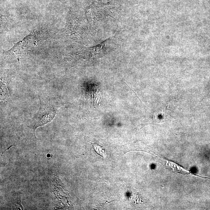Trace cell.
<instances>
[{
    "label": "cell",
    "instance_id": "6da1fadb",
    "mask_svg": "<svg viewBox=\"0 0 210 210\" xmlns=\"http://www.w3.org/2000/svg\"><path fill=\"white\" fill-rule=\"evenodd\" d=\"M39 108L32 120V126L34 132L37 127L50 122L55 116L58 109L65 104L60 97L55 98L39 96Z\"/></svg>",
    "mask_w": 210,
    "mask_h": 210
},
{
    "label": "cell",
    "instance_id": "3957f363",
    "mask_svg": "<svg viewBox=\"0 0 210 210\" xmlns=\"http://www.w3.org/2000/svg\"><path fill=\"white\" fill-rule=\"evenodd\" d=\"M95 151H96L97 153H98V154L102 155L103 156H104V150L102 149L101 147H99V146H97L96 145H95Z\"/></svg>",
    "mask_w": 210,
    "mask_h": 210
},
{
    "label": "cell",
    "instance_id": "7a4b0ae2",
    "mask_svg": "<svg viewBox=\"0 0 210 210\" xmlns=\"http://www.w3.org/2000/svg\"><path fill=\"white\" fill-rule=\"evenodd\" d=\"M164 163L165 164L166 166H167V168L170 169L172 171L176 173H181L182 175H191L193 176H197V177L202 178L204 179H209L210 178L208 177H203L199 176V175L196 174V173H193L191 172L188 170H185L182 167H181L177 164L175 163L174 162H171V161L166 160H164Z\"/></svg>",
    "mask_w": 210,
    "mask_h": 210
}]
</instances>
